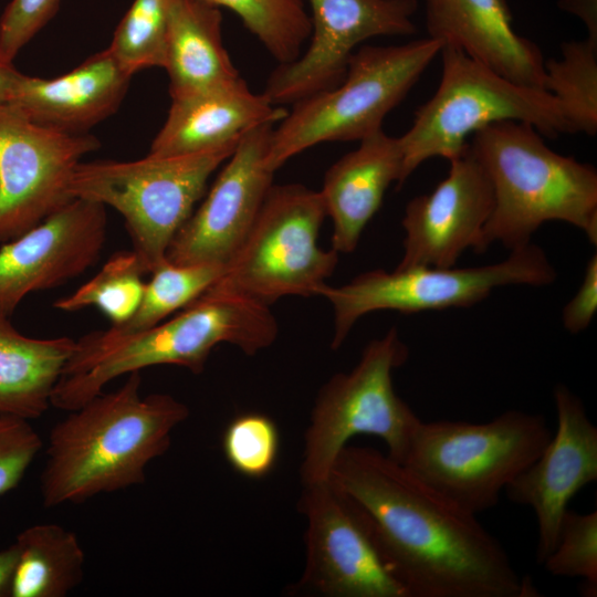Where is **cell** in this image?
<instances>
[{
	"label": "cell",
	"mask_w": 597,
	"mask_h": 597,
	"mask_svg": "<svg viewBox=\"0 0 597 597\" xmlns=\"http://www.w3.org/2000/svg\"><path fill=\"white\" fill-rule=\"evenodd\" d=\"M305 565L300 588L325 597H407L353 503L328 480L303 485Z\"/></svg>",
	"instance_id": "cell-14"
},
{
	"label": "cell",
	"mask_w": 597,
	"mask_h": 597,
	"mask_svg": "<svg viewBox=\"0 0 597 597\" xmlns=\"http://www.w3.org/2000/svg\"><path fill=\"white\" fill-rule=\"evenodd\" d=\"M440 53L439 86L399 137L401 185L430 158L459 157L468 148L469 136L496 122L527 123L549 138L572 133L559 103L548 92L502 76L460 48L443 44Z\"/></svg>",
	"instance_id": "cell-5"
},
{
	"label": "cell",
	"mask_w": 597,
	"mask_h": 597,
	"mask_svg": "<svg viewBox=\"0 0 597 597\" xmlns=\"http://www.w3.org/2000/svg\"><path fill=\"white\" fill-rule=\"evenodd\" d=\"M408 348L396 327L370 341L356 366L333 375L320 389L304 433L300 475L303 485L327 481L348 441L368 434L383 440L387 454L402 462L421 421L395 391L392 371Z\"/></svg>",
	"instance_id": "cell-10"
},
{
	"label": "cell",
	"mask_w": 597,
	"mask_h": 597,
	"mask_svg": "<svg viewBox=\"0 0 597 597\" xmlns=\"http://www.w3.org/2000/svg\"><path fill=\"white\" fill-rule=\"evenodd\" d=\"M310 43L292 62L279 64L263 93L283 106L331 90L343 82L348 61L364 41L383 35H412L418 0H307Z\"/></svg>",
	"instance_id": "cell-13"
},
{
	"label": "cell",
	"mask_w": 597,
	"mask_h": 597,
	"mask_svg": "<svg viewBox=\"0 0 597 597\" xmlns=\"http://www.w3.org/2000/svg\"><path fill=\"white\" fill-rule=\"evenodd\" d=\"M130 78L105 49L55 78L24 75L9 103L41 126L86 134L117 111Z\"/></svg>",
	"instance_id": "cell-21"
},
{
	"label": "cell",
	"mask_w": 597,
	"mask_h": 597,
	"mask_svg": "<svg viewBox=\"0 0 597 597\" xmlns=\"http://www.w3.org/2000/svg\"><path fill=\"white\" fill-rule=\"evenodd\" d=\"M562 57L544 61V90L559 103L572 133L597 132V41L563 42Z\"/></svg>",
	"instance_id": "cell-26"
},
{
	"label": "cell",
	"mask_w": 597,
	"mask_h": 597,
	"mask_svg": "<svg viewBox=\"0 0 597 597\" xmlns=\"http://www.w3.org/2000/svg\"><path fill=\"white\" fill-rule=\"evenodd\" d=\"M558 7L578 17L586 25L587 38L597 41V0H558Z\"/></svg>",
	"instance_id": "cell-36"
},
{
	"label": "cell",
	"mask_w": 597,
	"mask_h": 597,
	"mask_svg": "<svg viewBox=\"0 0 597 597\" xmlns=\"http://www.w3.org/2000/svg\"><path fill=\"white\" fill-rule=\"evenodd\" d=\"M168 0H134L107 48L132 76L144 69L165 67Z\"/></svg>",
	"instance_id": "cell-30"
},
{
	"label": "cell",
	"mask_w": 597,
	"mask_h": 597,
	"mask_svg": "<svg viewBox=\"0 0 597 597\" xmlns=\"http://www.w3.org/2000/svg\"><path fill=\"white\" fill-rule=\"evenodd\" d=\"M597 311V255L589 259L583 282L575 296L565 305L562 321L565 329L578 334L591 323Z\"/></svg>",
	"instance_id": "cell-35"
},
{
	"label": "cell",
	"mask_w": 597,
	"mask_h": 597,
	"mask_svg": "<svg viewBox=\"0 0 597 597\" xmlns=\"http://www.w3.org/2000/svg\"><path fill=\"white\" fill-rule=\"evenodd\" d=\"M556 270L536 244L511 250L498 263L454 269L433 266L373 270L341 286L326 285L321 296L332 305V349L339 348L356 322L376 311L404 314L470 307L505 285L543 286L553 283Z\"/></svg>",
	"instance_id": "cell-11"
},
{
	"label": "cell",
	"mask_w": 597,
	"mask_h": 597,
	"mask_svg": "<svg viewBox=\"0 0 597 597\" xmlns=\"http://www.w3.org/2000/svg\"><path fill=\"white\" fill-rule=\"evenodd\" d=\"M224 269L222 264H176L165 259L145 282L144 294L134 315L111 327L137 332L163 322L202 295L221 277Z\"/></svg>",
	"instance_id": "cell-27"
},
{
	"label": "cell",
	"mask_w": 597,
	"mask_h": 597,
	"mask_svg": "<svg viewBox=\"0 0 597 597\" xmlns=\"http://www.w3.org/2000/svg\"><path fill=\"white\" fill-rule=\"evenodd\" d=\"M552 434L543 415L521 410L483 423L420 421L401 464L478 515L498 504L501 492L541 454Z\"/></svg>",
	"instance_id": "cell-6"
},
{
	"label": "cell",
	"mask_w": 597,
	"mask_h": 597,
	"mask_svg": "<svg viewBox=\"0 0 597 597\" xmlns=\"http://www.w3.org/2000/svg\"><path fill=\"white\" fill-rule=\"evenodd\" d=\"M221 446L227 462L235 472L249 479H261L277 461L280 433L269 416L245 412L229 422Z\"/></svg>",
	"instance_id": "cell-32"
},
{
	"label": "cell",
	"mask_w": 597,
	"mask_h": 597,
	"mask_svg": "<svg viewBox=\"0 0 597 597\" xmlns=\"http://www.w3.org/2000/svg\"><path fill=\"white\" fill-rule=\"evenodd\" d=\"M18 558L19 548L15 542L0 551V597H10Z\"/></svg>",
	"instance_id": "cell-37"
},
{
	"label": "cell",
	"mask_w": 597,
	"mask_h": 597,
	"mask_svg": "<svg viewBox=\"0 0 597 597\" xmlns=\"http://www.w3.org/2000/svg\"><path fill=\"white\" fill-rule=\"evenodd\" d=\"M326 217L320 191L273 184L241 245L208 290L269 307L285 296L320 295L339 256L318 244Z\"/></svg>",
	"instance_id": "cell-9"
},
{
	"label": "cell",
	"mask_w": 597,
	"mask_h": 597,
	"mask_svg": "<svg viewBox=\"0 0 597 597\" xmlns=\"http://www.w3.org/2000/svg\"><path fill=\"white\" fill-rule=\"evenodd\" d=\"M145 274L134 251H119L105 262L101 271L53 306L64 312L96 307L116 326L129 320L140 304Z\"/></svg>",
	"instance_id": "cell-28"
},
{
	"label": "cell",
	"mask_w": 597,
	"mask_h": 597,
	"mask_svg": "<svg viewBox=\"0 0 597 597\" xmlns=\"http://www.w3.org/2000/svg\"><path fill=\"white\" fill-rule=\"evenodd\" d=\"M557 429L541 454L505 488L507 498L533 510L536 561L554 549L570 499L597 480V428L579 397L565 385L554 388Z\"/></svg>",
	"instance_id": "cell-17"
},
{
	"label": "cell",
	"mask_w": 597,
	"mask_h": 597,
	"mask_svg": "<svg viewBox=\"0 0 597 597\" xmlns=\"http://www.w3.org/2000/svg\"><path fill=\"white\" fill-rule=\"evenodd\" d=\"M493 203L491 181L467 148L450 160L447 177L431 192L407 203L397 268H452L467 249L476 252Z\"/></svg>",
	"instance_id": "cell-18"
},
{
	"label": "cell",
	"mask_w": 597,
	"mask_h": 597,
	"mask_svg": "<svg viewBox=\"0 0 597 597\" xmlns=\"http://www.w3.org/2000/svg\"><path fill=\"white\" fill-rule=\"evenodd\" d=\"M61 0H11L0 18V62L19 52L56 14Z\"/></svg>",
	"instance_id": "cell-34"
},
{
	"label": "cell",
	"mask_w": 597,
	"mask_h": 597,
	"mask_svg": "<svg viewBox=\"0 0 597 597\" xmlns=\"http://www.w3.org/2000/svg\"><path fill=\"white\" fill-rule=\"evenodd\" d=\"M105 206L74 198L0 248V310L12 315L30 293L56 287L98 260L106 240Z\"/></svg>",
	"instance_id": "cell-16"
},
{
	"label": "cell",
	"mask_w": 597,
	"mask_h": 597,
	"mask_svg": "<svg viewBox=\"0 0 597 597\" xmlns=\"http://www.w3.org/2000/svg\"><path fill=\"white\" fill-rule=\"evenodd\" d=\"M327 480L356 507L407 597L538 595L476 515L387 453L347 444Z\"/></svg>",
	"instance_id": "cell-1"
},
{
	"label": "cell",
	"mask_w": 597,
	"mask_h": 597,
	"mask_svg": "<svg viewBox=\"0 0 597 597\" xmlns=\"http://www.w3.org/2000/svg\"><path fill=\"white\" fill-rule=\"evenodd\" d=\"M443 43L415 40L356 50L337 86L292 105L273 128L266 166L276 171L289 159L325 142L362 140L383 129V121L409 93Z\"/></svg>",
	"instance_id": "cell-7"
},
{
	"label": "cell",
	"mask_w": 597,
	"mask_h": 597,
	"mask_svg": "<svg viewBox=\"0 0 597 597\" xmlns=\"http://www.w3.org/2000/svg\"><path fill=\"white\" fill-rule=\"evenodd\" d=\"M100 146L93 135L41 126L11 103H0V242L20 237L73 200L72 175Z\"/></svg>",
	"instance_id": "cell-12"
},
{
	"label": "cell",
	"mask_w": 597,
	"mask_h": 597,
	"mask_svg": "<svg viewBox=\"0 0 597 597\" xmlns=\"http://www.w3.org/2000/svg\"><path fill=\"white\" fill-rule=\"evenodd\" d=\"M238 144L187 155L148 154L134 161H81L69 190L73 198L109 206L123 216L133 251L145 274L150 273L166 259L175 234L203 197L210 176Z\"/></svg>",
	"instance_id": "cell-8"
},
{
	"label": "cell",
	"mask_w": 597,
	"mask_h": 597,
	"mask_svg": "<svg viewBox=\"0 0 597 597\" xmlns=\"http://www.w3.org/2000/svg\"><path fill=\"white\" fill-rule=\"evenodd\" d=\"M553 576L577 577L582 593L597 595V511L578 513L567 510L562 519L557 543L543 562Z\"/></svg>",
	"instance_id": "cell-31"
},
{
	"label": "cell",
	"mask_w": 597,
	"mask_h": 597,
	"mask_svg": "<svg viewBox=\"0 0 597 597\" xmlns=\"http://www.w3.org/2000/svg\"><path fill=\"white\" fill-rule=\"evenodd\" d=\"M15 544L10 597H64L82 583L85 554L74 532L55 523L34 524L18 534Z\"/></svg>",
	"instance_id": "cell-25"
},
{
	"label": "cell",
	"mask_w": 597,
	"mask_h": 597,
	"mask_svg": "<svg viewBox=\"0 0 597 597\" xmlns=\"http://www.w3.org/2000/svg\"><path fill=\"white\" fill-rule=\"evenodd\" d=\"M234 12L279 64L294 61L311 34L303 0H206Z\"/></svg>",
	"instance_id": "cell-29"
},
{
	"label": "cell",
	"mask_w": 597,
	"mask_h": 597,
	"mask_svg": "<svg viewBox=\"0 0 597 597\" xmlns=\"http://www.w3.org/2000/svg\"><path fill=\"white\" fill-rule=\"evenodd\" d=\"M286 114L285 107L272 104L264 93H253L240 77L171 100L149 155H187L238 144L252 128L281 122Z\"/></svg>",
	"instance_id": "cell-20"
},
{
	"label": "cell",
	"mask_w": 597,
	"mask_h": 597,
	"mask_svg": "<svg viewBox=\"0 0 597 597\" xmlns=\"http://www.w3.org/2000/svg\"><path fill=\"white\" fill-rule=\"evenodd\" d=\"M222 13L206 0H168L165 70L171 100L240 78L222 43Z\"/></svg>",
	"instance_id": "cell-23"
},
{
	"label": "cell",
	"mask_w": 597,
	"mask_h": 597,
	"mask_svg": "<svg viewBox=\"0 0 597 597\" xmlns=\"http://www.w3.org/2000/svg\"><path fill=\"white\" fill-rule=\"evenodd\" d=\"M359 142L327 169L320 190L332 221V249L339 254L357 248L388 187L392 182L401 186L399 137L379 129Z\"/></svg>",
	"instance_id": "cell-22"
},
{
	"label": "cell",
	"mask_w": 597,
	"mask_h": 597,
	"mask_svg": "<svg viewBox=\"0 0 597 597\" xmlns=\"http://www.w3.org/2000/svg\"><path fill=\"white\" fill-rule=\"evenodd\" d=\"M42 447L29 420L0 415V495L19 485Z\"/></svg>",
	"instance_id": "cell-33"
},
{
	"label": "cell",
	"mask_w": 597,
	"mask_h": 597,
	"mask_svg": "<svg viewBox=\"0 0 597 597\" xmlns=\"http://www.w3.org/2000/svg\"><path fill=\"white\" fill-rule=\"evenodd\" d=\"M468 149L483 167L494 203L476 253L493 242L514 250L545 222L563 221L597 244V171L552 150L530 124L502 121L472 135Z\"/></svg>",
	"instance_id": "cell-4"
},
{
	"label": "cell",
	"mask_w": 597,
	"mask_h": 597,
	"mask_svg": "<svg viewBox=\"0 0 597 597\" xmlns=\"http://www.w3.org/2000/svg\"><path fill=\"white\" fill-rule=\"evenodd\" d=\"M75 348L70 337L32 338L0 310V415L40 418Z\"/></svg>",
	"instance_id": "cell-24"
},
{
	"label": "cell",
	"mask_w": 597,
	"mask_h": 597,
	"mask_svg": "<svg viewBox=\"0 0 597 597\" xmlns=\"http://www.w3.org/2000/svg\"><path fill=\"white\" fill-rule=\"evenodd\" d=\"M273 128L262 124L242 136L203 201L171 240L168 261L227 265L273 185L275 172L265 161Z\"/></svg>",
	"instance_id": "cell-15"
},
{
	"label": "cell",
	"mask_w": 597,
	"mask_h": 597,
	"mask_svg": "<svg viewBox=\"0 0 597 597\" xmlns=\"http://www.w3.org/2000/svg\"><path fill=\"white\" fill-rule=\"evenodd\" d=\"M423 4L429 38L462 49L520 85L544 90L543 54L516 33L505 0H423Z\"/></svg>",
	"instance_id": "cell-19"
},
{
	"label": "cell",
	"mask_w": 597,
	"mask_h": 597,
	"mask_svg": "<svg viewBox=\"0 0 597 597\" xmlns=\"http://www.w3.org/2000/svg\"><path fill=\"white\" fill-rule=\"evenodd\" d=\"M277 333L269 306L207 290L178 314L151 327L137 332L109 327L75 341L51 406L75 410L115 378L150 366L176 365L200 374L219 344L255 355L271 346Z\"/></svg>",
	"instance_id": "cell-3"
},
{
	"label": "cell",
	"mask_w": 597,
	"mask_h": 597,
	"mask_svg": "<svg viewBox=\"0 0 597 597\" xmlns=\"http://www.w3.org/2000/svg\"><path fill=\"white\" fill-rule=\"evenodd\" d=\"M24 75L13 64L0 62V103L12 98Z\"/></svg>",
	"instance_id": "cell-38"
},
{
	"label": "cell",
	"mask_w": 597,
	"mask_h": 597,
	"mask_svg": "<svg viewBox=\"0 0 597 597\" xmlns=\"http://www.w3.org/2000/svg\"><path fill=\"white\" fill-rule=\"evenodd\" d=\"M140 371L101 392L54 425L40 475L43 506L82 503L139 485L147 465L167 452L189 408L168 394L140 395Z\"/></svg>",
	"instance_id": "cell-2"
}]
</instances>
